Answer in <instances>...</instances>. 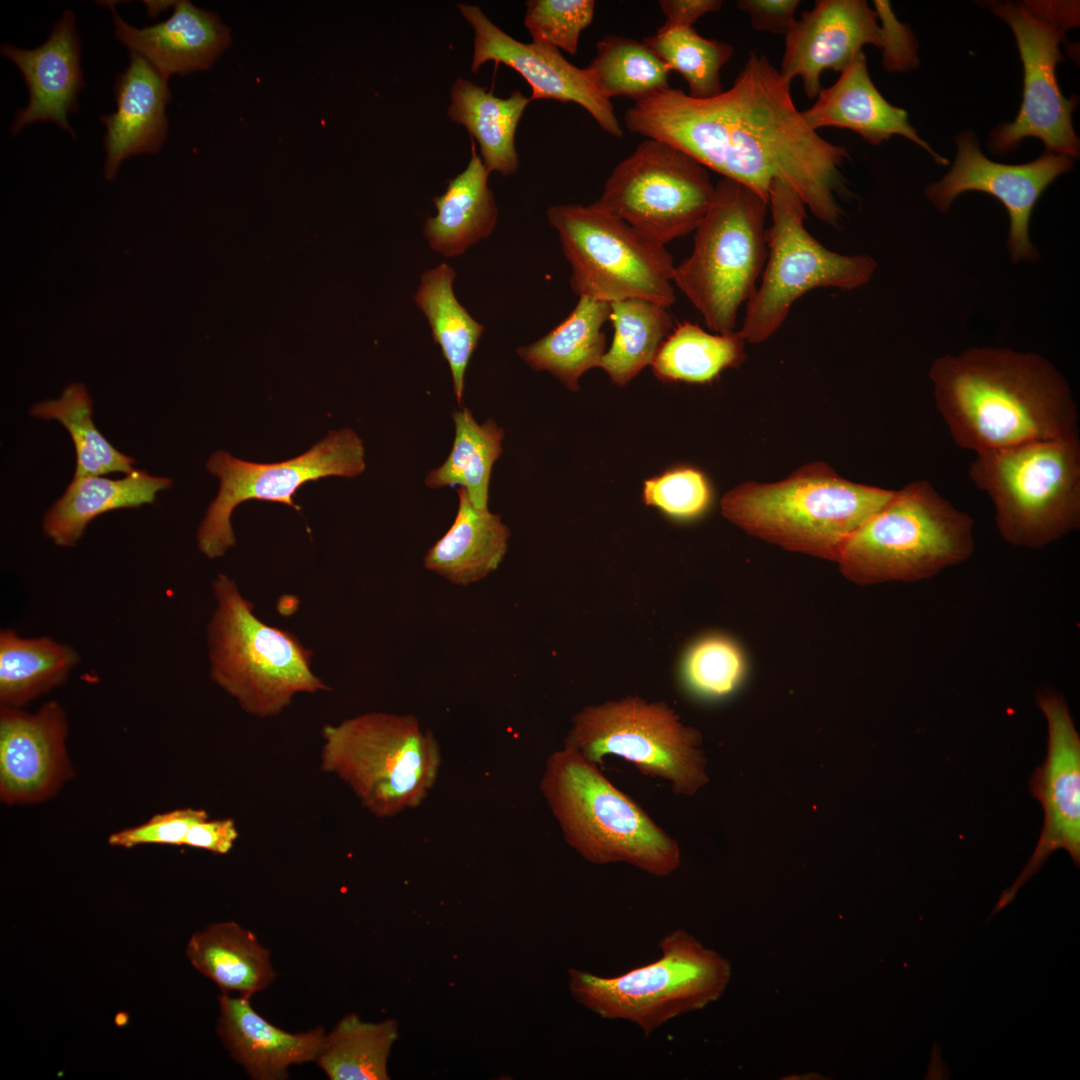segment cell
I'll return each mask as SVG.
<instances>
[{"label":"cell","mask_w":1080,"mask_h":1080,"mask_svg":"<svg viewBox=\"0 0 1080 1080\" xmlns=\"http://www.w3.org/2000/svg\"><path fill=\"white\" fill-rule=\"evenodd\" d=\"M791 82L764 54L751 52L730 89L706 99L671 87L657 91L625 112V126L684 151L767 202L771 184L781 180L818 220L836 226L838 196L849 193L842 165L850 154L806 123Z\"/></svg>","instance_id":"6da1fadb"},{"label":"cell","mask_w":1080,"mask_h":1080,"mask_svg":"<svg viewBox=\"0 0 1080 1080\" xmlns=\"http://www.w3.org/2000/svg\"><path fill=\"white\" fill-rule=\"evenodd\" d=\"M929 378L936 409L961 449L977 454L1079 434L1068 382L1039 354L973 347L936 358Z\"/></svg>","instance_id":"7a4b0ae2"},{"label":"cell","mask_w":1080,"mask_h":1080,"mask_svg":"<svg viewBox=\"0 0 1080 1080\" xmlns=\"http://www.w3.org/2000/svg\"><path fill=\"white\" fill-rule=\"evenodd\" d=\"M893 493L852 482L826 463L814 462L775 483L740 484L723 496L721 512L764 541L836 562L847 539Z\"/></svg>","instance_id":"3957f363"},{"label":"cell","mask_w":1080,"mask_h":1080,"mask_svg":"<svg viewBox=\"0 0 1080 1080\" xmlns=\"http://www.w3.org/2000/svg\"><path fill=\"white\" fill-rule=\"evenodd\" d=\"M540 788L567 844L585 860L626 863L656 877L679 868L678 843L578 751L553 752Z\"/></svg>","instance_id":"277c9868"},{"label":"cell","mask_w":1080,"mask_h":1080,"mask_svg":"<svg viewBox=\"0 0 1080 1080\" xmlns=\"http://www.w3.org/2000/svg\"><path fill=\"white\" fill-rule=\"evenodd\" d=\"M974 549L973 518L921 479L894 490L847 539L836 562L857 585L917 582L965 562Z\"/></svg>","instance_id":"5b68a950"},{"label":"cell","mask_w":1080,"mask_h":1080,"mask_svg":"<svg viewBox=\"0 0 1080 1080\" xmlns=\"http://www.w3.org/2000/svg\"><path fill=\"white\" fill-rule=\"evenodd\" d=\"M968 475L1010 545L1041 549L1080 527L1078 436L977 453Z\"/></svg>","instance_id":"8992f818"},{"label":"cell","mask_w":1080,"mask_h":1080,"mask_svg":"<svg viewBox=\"0 0 1080 1080\" xmlns=\"http://www.w3.org/2000/svg\"><path fill=\"white\" fill-rule=\"evenodd\" d=\"M768 202L745 185L720 179L694 230L693 249L675 265L673 284L714 333L735 329L767 259Z\"/></svg>","instance_id":"52a82bcc"},{"label":"cell","mask_w":1080,"mask_h":1080,"mask_svg":"<svg viewBox=\"0 0 1080 1080\" xmlns=\"http://www.w3.org/2000/svg\"><path fill=\"white\" fill-rule=\"evenodd\" d=\"M216 609L207 629L210 676L247 713H280L300 692L327 690L310 668L311 651L288 631L269 626L235 582L219 574L212 584Z\"/></svg>","instance_id":"ba28073f"},{"label":"cell","mask_w":1080,"mask_h":1080,"mask_svg":"<svg viewBox=\"0 0 1080 1080\" xmlns=\"http://www.w3.org/2000/svg\"><path fill=\"white\" fill-rule=\"evenodd\" d=\"M654 962L615 977L568 969L573 999L601 1018L635 1024L645 1037L670 1020L701 1010L725 993L730 962L683 929L659 942Z\"/></svg>","instance_id":"9c48e42d"},{"label":"cell","mask_w":1080,"mask_h":1080,"mask_svg":"<svg viewBox=\"0 0 1080 1080\" xmlns=\"http://www.w3.org/2000/svg\"><path fill=\"white\" fill-rule=\"evenodd\" d=\"M321 767L378 817L416 807L433 787L439 746L412 715L365 713L322 731Z\"/></svg>","instance_id":"30bf717a"},{"label":"cell","mask_w":1080,"mask_h":1080,"mask_svg":"<svg viewBox=\"0 0 1080 1080\" xmlns=\"http://www.w3.org/2000/svg\"><path fill=\"white\" fill-rule=\"evenodd\" d=\"M547 219L557 231L579 297L612 303L637 298L666 308L674 304L673 256L598 201L559 204Z\"/></svg>","instance_id":"8fae6325"},{"label":"cell","mask_w":1080,"mask_h":1080,"mask_svg":"<svg viewBox=\"0 0 1080 1080\" xmlns=\"http://www.w3.org/2000/svg\"><path fill=\"white\" fill-rule=\"evenodd\" d=\"M806 205L785 182L774 180L768 198L771 225L766 230L767 259L761 282L746 303L738 330L746 343H762L783 325L793 304L817 288L854 290L873 277L869 255L832 251L805 227Z\"/></svg>","instance_id":"7c38bea8"},{"label":"cell","mask_w":1080,"mask_h":1080,"mask_svg":"<svg viewBox=\"0 0 1080 1080\" xmlns=\"http://www.w3.org/2000/svg\"><path fill=\"white\" fill-rule=\"evenodd\" d=\"M991 11L1014 33L1024 69L1022 104L1016 118L998 125L989 136L994 154L1009 153L1027 137L1040 139L1045 151L1075 159L1079 139L1072 125L1075 98H1065L1058 86L1056 65L1066 32L1079 23L1075 1L993 2Z\"/></svg>","instance_id":"4fadbf2b"},{"label":"cell","mask_w":1080,"mask_h":1080,"mask_svg":"<svg viewBox=\"0 0 1080 1080\" xmlns=\"http://www.w3.org/2000/svg\"><path fill=\"white\" fill-rule=\"evenodd\" d=\"M698 731L685 727L664 703L627 697L588 706L573 719L565 746L599 765L606 755L632 763L645 776L668 781L677 795L708 782Z\"/></svg>","instance_id":"5bb4252c"},{"label":"cell","mask_w":1080,"mask_h":1080,"mask_svg":"<svg viewBox=\"0 0 1080 1080\" xmlns=\"http://www.w3.org/2000/svg\"><path fill=\"white\" fill-rule=\"evenodd\" d=\"M714 188L707 169L693 157L647 138L613 169L597 201L666 245L694 232L710 206Z\"/></svg>","instance_id":"9a60e30c"},{"label":"cell","mask_w":1080,"mask_h":1080,"mask_svg":"<svg viewBox=\"0 0 1080 1080\" xmlns=\"http://www.w3.org/2000/svg\"><path fill=\"white\" fill-rule=\"evenodd\" d=\"M206 467L219 481V491L197 531L199 550L221 557L236 543L231 525L234 509L247 500L282 503L300 511L293 497L306 482L327 476L356 477L365 469V449L351 429L330 431L305 453L277 463H255L216 451Z\"/></svg>","instance_id":"2e32d148"},{"label":"cell","mask_w":1080,"mask_h":1080,"mask_svg":"<svg viewBox=\"0 0 1080 1080\" xmlns=\"http://www.w3.org/2000/svg\"><path fill=\"white\" fill-rule=\"evenodd\" d=\"M1037 705L1048 725L1047 755L1029 780L1033 797L1042 805L1044 823L1036 848L1015 882L1004 890L990 917L1012 902L1018 890L1063 848L1080 865V737L1063 696L1047 690Z\"/></svg>","instance_id":"e0dca14e"},{"label":"cell","mask_w":1080,"mask_h":1080,"mask_svg":"<svg viewBox=\"0 0 1080 1080\" xmlns=\"http://www.w3.org/2000/svg\"><path fill=\"white\" fill-rule=\"evenodd\" d=\"M955 141L957 153L953 166L938 182L927 186L926 196L942 212L948 211L954 199L967 191L993 196L1009 215L1007 248L1012 261H1035L1038 251L1029 237L1033 208L1045 189L1073 168L1074 159L1045 151L1032 162L1002 164L983 154L971 131L961 132Z\"/></svg>","instance_id":"ac0fdd59"},{"label":"cell","mask_w":1080,"mask_h":1080,"mask_svg":"<svg viewBox=\"0 0 1080 1080\" xmlns=\"http://www.w3.org/2000/svg\"><path fill=\"white\" fill-rule=\"evenodd\" d=\"M458 8L474 30L473 72L487 61L503 63L516 70L531 86L530 100L576 103L606 133L623 136L611 100L600 91L588 67L571 64L555 47L517 41L492 23L477 6L458 4Z\"/></svg>","instance_id":"d6986e66"},{"label":"cell","mask_w":1080,"mask_h":1080,"mask_svg":"<svg viewBox=\"0 0 1080 1080\" xmlns=\"http://www.w3.org/2000/svg\"><path fill=\"white\" fill-rule=\"evenodd\" d=\"M67 734L66 713L56 701L34 713L1 705L0 797L5 804L45 801L72 776Z\"/></svg>","instance_id":"ffe728a7"},{"label":"cell","mask_w":1080,"mask_h":1080,"mask_svg":"<svg viewBox=\"0 0 1080 1080\" xmlns=\"http://www.w3.org/2000/svg\"><path fill=\"white\" fill-rule=\"evenodd\" d=\"M878 16L864 0H818L785 35L779 72L799 77L806 96L817 97L826 70L842 72L865 45L882 48Z\"/></svg>","instance_id":"44dd1931"},{"label":"cell","mask_w":1080,"mask_h":1080,"mask_svg":"<svg viewBox=\"0 0 1080 1080\" xmlns=\"http://www.w3.org/2000/svg\"><path fill=\"white\" fill-rule=\"evenodd\" d=\"M1 53L19 69L28 90V104L16 112L10 133L15 135L35 122H53L76 139L68 115L78 109L84 78L74 13L65 10L39 47L4 44Z\"/></svg>","instance_id":"7402d4cb"},{"label":"cell","mask_w":1080,"mask_h":1080,"mask_svg":"<svg viewBox=\"0 0 1080 1080\" xmlns=\"http://www.w3.org/2000/svg\"><path fill=\"white\" fill-rule=\"evenodd\" d=\"M107 6L116 38L168 80L211 68L232 43L231 29L217 13L188 0L175 1L170 17L143 28L125 22L114 4Z\"/></svg>","instance_id":"603a6c76"},{"label":"cell","mask_w":1080,"mask_h":1080,"mask_svg":"<svg viewBox=\"0 0 1080 1080\" xmlns=\"http://www.w3.org/2000/svg\"><path fill=\"white\" fill-rule=\"evenodd\" d=\"M116 110L100 117L106 127L104 174L112 180L121 163L137 154H155L168 133V79L143 57L130 53L114 85Z\"/></svg>","instance_id":"cb8c5ba5"},{"label":"cell","mask_w":1080,"mask_h":1080,"mask_svg":"<svg viewBox=\"0 0 1080 1080\" xmlns=\"http://www.w3.org/2000/svg\"><path fill=\"white\" fill-rule=\"evenodd\" d=\"M801 113L815 131L824 127L849 129L872 145L900 135L927 151L937 164L948 163L918 136L908 120V113L881 95L870 78L863 51L853 58L837 81L822 89L815 103Z\"/></svg>","instance_id":"d4e9b609"},{"label":"cell","mask_w":1080,"mask_h":1080,"mask_svg":"<svg viewBox=\"0 0 1080 1080\" xmlns=\"http://www.w3.org/2000/svg\"><path fill=\"white\" fill-rule=\"evenodd\" d=\"M219 1012V1037L231 1057L256 1080L285 1079L291 1065L316 1060L325 1037L322 1027L284 1031L259 1015L250 998L242 996H220Z\"/></svg>","instance_id":"484cf974"},{"label":"cell","mask_w":1080,"mask_h":1080,"mask_svg":"<svg viewBox=\"0 0 1080 1080\" xmlns=\"http://www.w3.org/2000/svg\"><path fill=\"white\" fill-rule=\"evenodd\" d=\"M456 517L424 556V567L452 584L467 586L495 571L504 559L510 531L501 516L476 508L463 487Z\"/></svg>","instance_id":"4316f807"},{"label":"cell","mask_w":1080,"mask_h":1080,"mask_svg":"<svg viewBox=\"0 0 1080 1080\" xmlns=\"http://www.w3.org/2000/svg\"><path fill=\"white\" fill-rule=\"evenodd\" d=\"M168 477L134 469L121 479L101 475L74 477L43 517V533L60 547H73L97 516L120 508L152 504L158 492L171 488Z\"/></svg>","instance_id":"83f0119b"},{"label":"cell","mask_w":1080,"mask_h":1080,"mask_svg":"<svg viewBox=\"0 0 1080 1080\" xmlns=\"http://www.w3.org/2000/svg\"><path fill=\"white\" fill-rule=\"evenodd\" d=\"M471 159L464 171L448 182L445 192L432 200L437 209L424 223L430 248L445 257L463 254L487 238L497 222V206L488 186L489 172L471 138Z\"/></svg>","instance_id":"f1b7e54d"},{"label":"cell","mask_w":1080,"mask_h":1080,"mask_svg":"<svg viewBox=\"0 0 1080 1080\" xmlns=\"http://www.w3.org/2000/svg\"><path fill=\"white\" fill-rule=\"evenodd\" d=\"M610 317V303L579 297L570 314L533 343L517 349L519 357L535 371H547L569 390H579V379L599 367L606 352L603 325Z\"/></svg>","instance_id":"f546056e"},{"label":"cell","mask_w":1080,"mask_h":1080,"mask_svg":"<svg viewBox=\"0 0 1080 1080\" xmlns=\"http://www.w3.org/2000/svg\"><path fill=\"white\" fill-rule=\"evenodd\" d=\"M186 955L191 965L224 992L250 998L275 979L270 952L254 933L236 922H220L195 932Z\"/></svg>","instance_id":"4dcf8cb0"},{"label":"cell","mask_w":1080,"mask_h":1080,"mask_svg":"<svg viewBox=\"0 0 1080 1080\" xmlns=\"http://www.w3.org/2000/svg\"><path fill=\"white\" fill-rule=\"evenodd\" d=\"M450 98L447 116L477 140L487 171L503 176L514 174L519 166L515 133L530 98L520 91L499 98L463 78L453 84Z\"/></svg>","instance_id":"1f68e13d"},{"label":"cell","mask_w":1080,"mask_h":1080,"mask_svg":"<svg viewBox=\"0 0 1080 1080\" xmlns=\"http://www.w3.org/2000/svg\"><path fill=\"white\" fill-rule=\"evenodd\" d=\"M80 661L73 647L42 636L0 632L1 705L21 708L63 684Z\"/></svg>","instance_id":"d6a6232c"},{"label":"cell","mask_w":1080,"mask_h":1080,"mask_svg":"<svg viewBox=\"0 0 1080 1080\" xmlns=\"http://www.w3.org/2000/svg\"><path fill=\"white\" fill-rule=\"evenodd\" d=\"M455 277L454 269L446 263L424 271L413 300L426 317L432 338L449 365L454 394L461 403L465 372L484 325L457 300L453 292Z\"/></svg>","instance_id":"836d02e7"},{"label":"cell","mask_w":1080,"mask_h":1080,"mask_svg":"<svg viewBox=\"0 0 1080 1080\" xmlns=\"http://www.w3.org/2000/svg\"><path fill=\"white\" fill-rule=\"evenodd\" d=\"M745 343L739 331L707 332L684 322L673 328L650 365L663 382L710 383L744 361Z\"/></svg>","instance_id":"e575fe53"},{"label":"cell","mask_w":1080,"mask_h":1080,"mask_svg":"<svg viewBox=\"0 0 1080 1080\" xmlns=\"http://www.w3.org/2000/svg\"><path fill=\"white\" fill-rule=\"evenodd\" d=\"M668 309L637 298L610 303L613 339L599 367L614 384L627 385L651 364L673 330L674 321Z\"/></svg>","instance_id":"d590c367"},{"label":"cell","mask_w":1080,"mask_h":1080,"mask_svg":"<svg viewBox=\"0 0 1080 1080\" xmlns=\"http://www.w3.org/2000/svg\"><path fill=\"white\" fill-rule=\"evenodd\" d=\"M453 421L451 452L441 466L427 474L425 484L432 489L463 487L476 508L488 509L490 476L502 454L504 431L492 419L479 424L465 407L453 413Z\"/></svg>","instance_id":"8d00e7d4"},{"label":"cell","mask_w":1080,"mask_h":1080,"mask_svg":"<svg viewBox=\"0 0 1080 1080\" xmlns=\"http://www.w3.org/2000/svg\"><path fill=\"white\" fill-rule=\"evenodd\" d=\"M397 1038V1021L364 1022L351 1013L325 1034L315 1061L331 1080H387V1061Z\"/></svg>","instance_id":"74e56055"},{"label":"cell","mask_w":1080,"mask_h":1080,"mask_svg":"<svg viewBox=\"0 0 1080 1080\" xmlns=\"http://www.w3.org/2000/svg\"><path fill=\"white\" fill-rule=\"evenodd\" d=\"M29 412L60 422L70 434L76 452L74 477L134 470L135 459L118 451L95 426L93 402L83 384L68 385L59 398L38 402Z\"/></svg>","instance_id":"f35d334b"},{"label":"cell","mask_w":1080,"mask_h":1080,"mask_svg":"<svg viewBox=\"0 0 1080 1080\" xmlns=\"http://www.w3.org/2000/svg\"><path fill=\"white\" fill-rule=\"evenodd\" d=\"M643 43L687 82L690 97L706 99L723 91L721 69L731 59L733 47L726 42L705 38L693 26L665 22Z\"/></svg>","instance_id":"ab89813d"},{"label":"cell","mask_w":1080,"mask_h":1080,"mask_svg":"<svg viewBox=\"0 0 1080 1080\" xmlns=\"http://www.w3.org/2000/svg\"><path fill=\"white\" fill-rule=\"evenodd\" d=\"M596 50L588 68L607 98L626 96L637 102L670 87L669 70L643 42L606 35Z\"/></svg>","instance_id":"60d3db41"},{"label":"cell","mask_w":1080,"mask_h":1080,"mask_svg":"<svg viewBox=\"0 0 1080 1080\" xmlns=\"http://www.w3.org/2000/svg\"><path fill=\"white\" fill-rule=\"evenodd\" d=\"M745 673V661L731 640L713 636L697 642L688 651L683 674L688 686L706 697L731 693Z\"/></svg>","instance_id":"b9f144b4"},{"label":"cell","mask_w":1080,"mask_h":1080,"mask_svg":"<svg viewBox=\"0 0 1080 1080\" xmlns=\"http://www.w3.org/2000/svg\"><path fill=\"white\" fill-rule=\"evenodd\" d=\"M594 9L593 0H529L524 25L533 42L575 55L580 34L593 21Z\"/></svg>","instance_id":"7bdbcfd3"},{"label":"cell","mask_w":1080,"mask_h":1080,"mask_svg":"<svg viewBox=\"0 0 1080 1080\" xmlns=\"http://www.w3.org/2000/svg\"><path fill=\"white\" fill-rule=\"evenodd\" d=\"M643 500L671 517L689 519L706 510L710 488L700 471L677 468L646 480Z\"/></svg>","instance_id":"ee69618b"},{"label":"cell","mask_w":1080,"mask_h":1080,"mask_svg":"<svg viewBox=\"0 0 1080 1080\" xmlns=\"http://www.w3.org/2000/svg\"><path fill=\"white\" fill-rule=\"evenodd\" d=\"M208 814L203 809L182 808L156 814L146 822L111 834V846L132 848L143 844L184 845L191 826Z\"/></svg>","instance_id":"f6af8a7d"},{"label":"cell","mask_w":1080,"mask_h":1080,"mask_svg":"<svg viewBox=\"0 0 1080 1080\" xmlns=\"http://www.w3.org/2000/svg\"><path fill=\"white\" fill-rule=\"evenodd\" d=\"M884 34L883 67L889 72L905 71L917 65V50L910 29L900 23L885 0L874 1Z\"/></svg>","instance_id":"bcb514c9"},{"label":"cell","mask_w":1080,"mask_h":1080,"mask_svg":"<svg viewBox=\"0 0 1080 1080\" xmlns=\"http://www.w3.org/2000/svg\"><path fill=\"white\" fill-rule=\"evenodd\" d=\"M799 0H739L736 5L748 14L757 31L786 35L794 23Z\"/></svg>","instance_id":"7dc6e473"},{"label":"cell","mask_w":1080,"mask_h":1080,"mask_svg":"<svg viewBox=\"0 0 1080 1080\" xmlns=\"http://www.w3.org/2000/svg\"><path fill=\"white\" fill-rule=\"evenodd\" d=\"M238 831L234 820L230 818L203 819L191 826L184 845L205 849L217 854L228 853L236 839Z\"/></svg>","instance_id":"c3c4849f"},{"label":"cell","mask_w":1080,"mask_h":1080,"mask_svg":"<svg viewBox=\"0 0 1080 1080\" xmlns=\"http://www.w3.org/2000/svg\"><path fill=\"white\" fill-rule=\"evenodd\" d=\"M659 6L666 22L679 26H692L708 13H716L723 6L721 0H661Z\"/></svg>","instance_id":"681fc988"}]
</instances>
